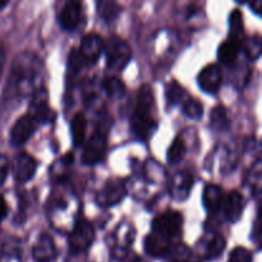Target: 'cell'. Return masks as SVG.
<instances>
[{
	"instance_id": "cell-1",
	"label": "cell",
	"mask_w": 262,
	"mask_h": 262,
	"mask_svg": "<svg viewBox=\"0 0 262 262\" xmlns=\"http://www.w3.org/2000/svg\"><path fill=\"white\" fill-rule=\"evenodd\" d=\"M154 105L155 100L152 89L148 84H143L138 91L137 102L130 120L133 133L141 140H147L156 129V122L152 117Z\"/></svg>"
},
{
	"instance_id": "cell-2",
	"label": "cell",
	"mask_w": 262,
	"mask_h": 262,
	"mask_svg": "<svg viewBox=\"0 0 262 262\" xmlns=\"http://www.w3.org/2000/svg\"><path fill=\"white\" fill-rule=\"evenodd\" d=\"M106 66L112 71H123L132 58V49L127 41L120 37H112L104 48Z\"/></svg>"
},
{
	"instance_id": "cell-3",
	"label": "cell",
	"mask_w": 262,
	"mask_h": 262,
	"mask_svg": "<svg viewBox=\"0 0 262 262\" xmlns=\"http://www.w3.org/2000/svg\"><path fill=\"white\" fill-rule=\"evenodd\" d=\"M95 239V228L89 220L81 219L76 223L69 234V247L74 252H83L91 247Z\"/></svg>"
},
{
	"instance_id": "cell-4",
	"label": "cell",
	"mask_w": 262,
	"mask_h": 262,
	"mask_svg": "<svg viewBox=\"0 0 262 262\" xmlns=\"http://www.w3.org/2000/svg\"><path fill=\"white\" fill-rule=\"evenodd\" d=\"M182 224H183V217L181 214L176 211H168L154 219L152 232L170 239L179 234Z\"/></svg>"
},
{
	"instance_id": "cell-5",
	"label": "cell",
	"mask_w": 262,
	"mask_h": 262,
	"mask_svg": "<svg viewBox=\"0 0 262 262\" xmlns=\"http://www.w3.org/2000/svg\"><path fill=\"white\" fill-rule=\"evenodd\" d=\"M107 141L106 136L101 132H96L90 137L82 152V161L86 165H94L100 163L106 154Z\"/></svg>"
},
{
	"instance_id": "cell-6",
	"label": "cell",
	"mask_w": 262,
	"mask_h": 262,
	"mask_svg": "<svg viewBox=\"0 0 262 262\" xmlns=\"http://www.w3.org/2000/svg\"><path fill=\"white\" fill-rule=\"evenodd\" d=\"M127 194V187L124 182L119 179L107 181L104 188L97 193V205L101 207H112L119 204Z\"/></svg>"
},
{
	"instance_id": "cell-7",
	"label": "cell",
	"mask_w": 262,
	"mask_h": 262,
	"mask_svg": "<svg viewBox=\"0 0 262 262\" xmlns=\"http://www.w3.org/2000/svg\"><path fill=\"white\" fill-rule=\"evenodd\" d=\"M104 48L105 43L99 35L90 33V35L84 36L78 49L79 54L83 59L84 66H92V64L96 63L101 56Z\"/></svg>"
},
{
	"instance_id": "cell-8",
	"label": "cell",
	"mask_w": 262,
	"mask_h": 262,
	"mask_svg": "<svg viewBox=\"0 0 262 262\" xmlns=\"http://www.w3.org/2000/svg\"><path fill=\"white\" fill-rule=\"evenodd\" d=\"M35 125L36 122L31 114L20 117L10 130V143L15 147H19V146L27 143V141L32 137L33 132H35Z\"/></svg>"
},
{
	"instance_id": "cell-9",
	"label": "cell",
	"mask_w": 262,
	"mask_h": 262,
	"mask_svg": "<svg viewBox=\"0 0 262 262\" xmlns=\"http://www.w3.org/2000/svg\"><path fill=\"white\" fill-rule=\"evenodd\" d=\"M37 168V163L31 155L26 152L18 154L13 161V174L18 183H27L33 178Z\"/></svg>"
},
{
	"instance_id": "cell-10",
	"label": "cell",
	"mask_w": 262,
	"mask_h": 262,
	"mask_svg": "<svg viewBox=\"0 0 262 262\" xmlns=\"http://www.w3.org/2000/svg\"><path fill=\"white\" fill-rule=\"evenodd\" d=\"M192 186H193V178L188 171H178L174 174L169 184V192L170 196L177 201H186L191 193Z\"/></svg>"
},
{
	"instance_id": "cell-11",
	"label": "cell",
	"mask_w": 262,
	"mask_h": 262,
	"mask_svg": "<svg viewBox=\"0 0 262 262\" xmlns=\"http://www.w3.org/2000/svg\"><path fill=\"white\" fill-rule=\"evenodd\" d=\"M197 81H199V86L201 87L202 91L207 92V94H216L223 82L222 71L216 64H210L202 69Z\"/></svg>"
},
{
	"instance_id": "cell-12",
	"label": "cell",
	"mask_w": 262,
	"mask_h": 262,
	"mask_svg": "<svg viewBox=\"0 0 262 262\" xmlns=\"http://www.w3.org/2000/svg\"><path fill=\"white\" fill-rule=\"evenodd\" d=\"M145 251L155 258L166 257L171 253L170 239L152 232L145 238Z\"/></svg>"
},
{
	"instance_id": "cell-13",
	"label": "cell",
	"mask_w": 262,
	"mask_h": 262,
	"mask_svg": "<svg viewBox=\"0 0 262 262\" xmlns=\"http://www.w3.org/2000/svg\"><path fill=\"white\" fill-rule=\"evenodd\" d=\"M32 257L36 262H51L56 257V247L53 238L43 233L32 248Z\"/></svg>"
},
{
	"instance_id": "cell-14",
	"label": "cell",
	"mask_w": 262,
	"mask_h": 262,
	"mask_svg": "<svg viewBox=\"0 0 262 262\" xmlns=\"http://www.w3.org/2000/svg\"><path fill=\"white\" fill-rule=\"evenodd\" d=\"M81 19V3L78 0H69L59 15V23L64 30L72 31L77 27Z\"/></svg>"
},
{
	"instance_id": "cell-15",
	"label": "cell",
	"mask_w": 262,
	"mask_h": 262,
	"mask_svg": "<svg viewBox=\"0 0 262 262\" xmlns=\"http://www.w3.org/2000/svg\"><path fill=\"white\" fill-rule=\"evenodd\" d=\"M243 210H245V199H243V196L239 192L233 191L225 200V217H227L228 222L237 223L241 219V216H242Z\"/></svg>"
},
{
	"instance_id": "cell-16",
	"label": "cell",
	"mask_w": 262,
	"mask_h": 262,
	"mask_svg": "<svg viewBox=\"0 0 262 262\" xmlns=\"http://www.w3.org/2000/svg\"><path fill=\"white\" fill-rule=\"evenodd\" d=\"M225 246H227V242H225L224 237L220 234H216V233H211V234L207 237V239L205 241L204 251H202V257L204 260H216L217 257L223 255L225 250Z\"/></svg>"
},
{
	"instance_id": "cell-17",
	"label": "cell",
	"mask_w": 262,
	"mask_h": 262,
	"mask_svg": "<svg viewBox=\"0 0 262 262\" xmlns=\"http://www.w3.org/2000/svg\"><path fill=\"white\" fill-rule=\"evenodd\" d=\"M241 48H242V41L239 38L229 37L220 45L219 50H217V59L220 60V63L230 66L237 59Z\"/></svg>"
},
{
	"instance_id": "cell-18",
	"label": "cell",
	"mask_w": 262,
	"mask_h": 262,
	"mask_svg": "<svg viewBox=\"0 0 262 262\" xmlns=\"http://www.w3.org/2000/svg\"><path fill=\"white\" fill-rule=\"evenodd\" d=\"M202 202L205 209L209 212H215L220 209L223 204V191L220 187L215 184H210L204 189L202 194Z\"/></svg>"
},
{
	"instance_id": "cell-19",
	"label": "cell",
	"mask_w": 262,
	"mask_h": 262,
	"mask_svg": "<svg viewBox=\"0 0 262 262\" xmlns=\"http://www.w3.org/2000/svg\"><path fill=\"white\" fill-rule=\"evenodd\" d=\"M97 14L106 22H112L119 15L120 5L117 0H96Z\"/></svg>"
},
{
	"instance_id": "cell-20",
	"label": "cell",
	"mask_w": 262,
	"mask_h": 262,
	"mask_svg": "<svg viewBox=\"0 0 262 262\" xmlns=\"http://www.w3.org/2000/svg\"><path fill=\"white\" fill-rule=\"evenodd\" d=\"M86 128H87V120L82 113H78L73 117L71 123V130H72V140H73L74 146H81L83 143L84 137H86Z\"/></svg>"
},
{
	"instance_id": "cell-21",
	"label": "cell",
	"mask_w": 262,
	"mask_h": 262,
	"mask_svg": "<svg viewBox=\"0 0 262 262\" xmlns=\"http://www.w3.org/2000/svg\"><path fill=\"white\" fill-rule=\"evenodd\" d=\"M229 117L225 107L216 106L210 114V127L216 132H224L229 128Z\"/></svg>"
},
{
	"instance_id": "cell-22",
	"label": "cell",
	"mask_w": 262,
	"mask_h": 262,
	"mask_svg": "<svg viewBox=\"0 0 262 262\" xmlns=\"http://www.w3.org/2000/svg\"><path fill=\"white\" fill-rule=\"evenodd\" d=\"M184 96H186V91L183 90V87L178 83V82L173 81L170 83H168L165 90V99L168 106H176L183 102Z\"/></svg>"
},
{
	"instance_id": "cell-23",
	"label": "cell",
	"mask_w": 262,
	"mask_h": 262,
	"mask_svg": "<svg viewBox=\"0 0 262 262\" xmlns=\"http://www.w3.org/2000/svg\"><path fill=\"white\" fill-rule=\"evenodd\" d=\"M187 152V147H186V143L182 138L177 137L176 140L173 141V143L170 145L169 147L168 154H166V158H168L169 164L171 165H177V164L181 163L183 160V158L186 156Z\"/></svg>"
},
{
	"instance_id": "cell-24",
	"label": "cell",
	"mask_w": 262,
	"mask_h": 262,
	"mask_svg": "<svg viewBox=\"0 0 262 262\" xmlns=\"http://www.w3.org/2000/svg\"><path fill=\"white\" fill-rule=\"evenodd\" d=\"M102 89L110 99H120L125 94V86L119 78L110 77L102 82Z\"/></svg>"
},
{
	"instance_id": "cell-25",
	"label": "cell",
	"mask_w": 262,
	"mask_h": 262,
	"mask_svg": "<svg viewBox=\"0 0 262 262\" xmlns=\"http://www.w3.org/2000/svg\"><path fill=\"white\" fill-rule=\"evenodd\" d=\"M183 105V114L189 119H201L204 114V106L201 102H199L194 99H187L182 102Z\"/></svg>"
},
{
	"instance_id": "cell-26",
	"label": "cell",
	"mask_w": 262,
	"mask_h": 262,
	"mask_svg": "<svg viewBox=\"0 0 262 262\" xmlns=\"http://www.w3.org/2000/svg\"><path fill=\"white\" fill-rule=\"evenodd\" d=\"M54 114L50 110L49 105L46 104V101H40L33 106V114L32 118L35 122L37 123H48L51 122Z\"/></svg>"
},
{
	"instance_id": "cell-27",
	"label": "cell",
	"mask_w": 262,
	"mask_h": 262,
	"mask_svg": "<svg viewBox=\"0 0 262 262\" xmlns=\"http://www.w3.org/2000/svg\"><path fill=\"white\" fill-rule=\"evenodd\" d=\"M243 51H245L246 55L251 59V60H256V59L260 56L261 54V40L258 36L255 37H250L242 43Z\"/></svg>"
},
{
	"instance_id": "cell-28",
	"label": "cell",
	"mask_w": 262,
	"mask_h": 262,
	"mask_svg": "<svg viewBox=\"0 0 262 262\" xmlns=\"http://www.w3.org/2000/svg\"><path fill=\"white\" fill-rule=\"evenodd\" d=\"M229 25H230V37L239 38L243 35V17L242 13L238 9L233 10L232 14L229 18Z\"/></svg>"
},
{
	"instance_id": "cell-29",
	"label": "cell",
	"mask_w": 262,
	"mask_h": 262,
	"mask_svg": "<svg viewBox=\"0 0 262 262\" xmlns=\"http://www.w3.org/2000/svg\"><path fill=\"white\" fill-rule=\"evenodd\" d=\"M228 262H252V253L245 247H237L230 252Z\"/></svg>"
},
{
	"instance_id": "cell-30",
	"label": "cell",
	"mask_w": 262,
	"mask_h": 262,
	"mask_svg": "<svg viewBox=\"0 0 262 262\" xmlns=\"http://www.w3.org/2000/svg\"><path fill=\"white\" fill-rule=\"evenodd\" d=\"M84 63H83V59H82L81 54H79L78 50H73L71 53V55H69V68L72 69V71L77 72L81 69V67H83Z\"/></svg>"
},
{
	"instance_id": "cell-31",
	"label": "cell",
	"mask_w": 262,
	"mask_h": 262,
	"mask_svg": "<svg viewBox=\"0 0 262 262\" xmlns=\"http://www.w3.org/2000/svg\"><path fill=\"white\" fill-rule=\"evenodd\" d=\"M8 174H9V163H8V158H5L4 155H0V186L4 184Z\"/></svg>"
},
{
	"instance_id": "cell-32",
	"label": "cell",
	"mask_w": 262,
	"mask_h": 262,
	"mask_svg": "<svg viewBox=\"0 0 262 262\" xmlns=\"http://www.w3.org/2000/svg\"><path fill=\"white\" fill-rule=\"evenodd\" d=\"M7 215H8V205L7 202H5L4 197L0 194V223L7 217Z\"/></svg>"
},
{
	"instance_id": "cell-33",
	"label": "cell",
	"mask_w": 262,
	"mask_h": 262,
	"mask_svg": "<svg viewBox=\"0 0 262 262\" xmlns=\"http://www.w3.org/2000/svg\"><path fill=\"white\" fill-rule=\"evenodd\" d=\"M251 3V9L253 10V13L257 15H261L262 13V0H248Z\"/></svg>"
},
{
	"instance_id": "cell-34",
	"label": "cell",
	"mask_w": 262,
	"mask_h": 262,
	"mask_svg": "<svg viewBox=\"0 0 262 262\" xmlns=\"http://www.w3.org/2000/svg\"><path fill=\"white\" fill-rule=\"evenodd\" d=\"M9 3V0H0V10L4 9L7 7V4Z\"/></svg>"
},
{
	"instance_id": "cell-35",
	"label": "cell",
	"mask_w": 262,
	"mask_h": 262,
	"mask_svg": "<svg viewBox=\"0 0 262 262\" xmlns=\"http://www.w3.org/2000/svg\"><path fill=\"white\" fill-rule=\"evenodd\" d=\"M130 262H146V261H145V260H142V258H140V257H136L135 260L130 261Z\"/></svg>"
}]
</instances>
